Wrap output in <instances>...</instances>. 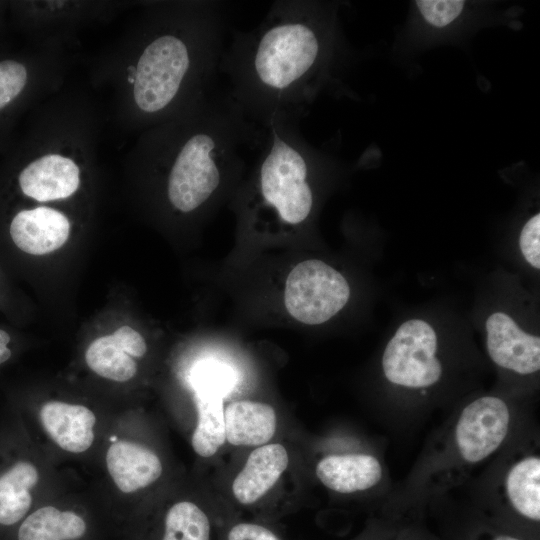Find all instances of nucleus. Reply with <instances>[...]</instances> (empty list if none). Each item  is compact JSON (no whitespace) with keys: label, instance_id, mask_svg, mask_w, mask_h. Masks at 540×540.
I'll list each match as a JSON object with an SVG mask.
<instances>
[{"label":"nucleus","instance_id":"obj_1","mask_svg":"<svg viewBox=\"0 0 540 540\" xmlns=\"http://www.w3.org/2000/svg\"><path fill=\"white\" fill-rule=\"evenodd\" d=\"M131 25L91 67L116 122L142 132L213 92L225 48L226 9L215 0L139 3Z\"/></svg>","mask_w":540,"mask_h":540},{"label":"nucleus","instance_id":"obj_2","mask_svg":"<svg viewBox=\"0 0 540 540\" xmlns=\"http://www.w3.org/2000/svg\"><path fill=\"white\" fill-rule=\"evenodd\" d=\"M317 4L275 1L249 31L233 30L219 72L247 119L264 127L273 117L298 120L320 85L330 56V30Z\"/></svg>","mask_w":540,"mask_h":540},{"label":"nucleus","instance_id":"obj_3","mask_svg":"<svg viewBox=\"0 0 540 540\" xmlns=\"http://www.w3.org/2000/svg\"><path fill=\"white\" fill-rule=\"evenodd\" d=\"M349 297L350 287L345 277L321 260L298 263L286 280V310L304 324L326 322L346 305Z\"/></svg>","mask_w":540,"mask_h":540},{"label":"nucleus","instance_id":"obj_4","mask_svg":"<svg viewBox=\"0 0 540 540\" xmlns=\"http://www.w3.org/2000/svg\"><path fill=\"white\" fill-rule=\"evenodd\" d=\"M437 335L427 322L411 319L399 326L382 357L385 377L393 384L408 388H426L441 377L436 358Z\"/></svg>","mask_w":540,"mask_h":540},{"label":"nucleus","instance_id":"obj_5","mask_svg":"<svg viewBox=\"0 0 540 540\" xmlns=\"http://www.w3.org/2000/svg\"><path fill=\"white\" fill-rule=\"evenodd\" d=\"M126 4L106 0H43L28 2L25 12L36 43L70 45L81 30L108 22Z\"/></svg>","mask_w":540,"mask_h":540},{"label":"nucleus","instance_id":"obj_6","mask_svg":"<svg viewBox=\"0 0 540 540\" xmlns=\"http://www.w3.org/2000/svg\"><path fill=\"white\" fill-rule=\"evenodd\" d=\"M509 424L508 406L498 397L484 396L468 404L455 430L461 457L476 463L491 455L504 441Z\"/></svg>","mask_w":540,"mask_h":540},{"label":"nucleus","instance_id":"obj_7","mask_svg":"<svg viewBox=\"0 0 540 540\" xmlns=\"http://www.w3.org/2000/svg\"><path fill=\"white\" fill-rule=\"evenodd\" d=\"M485 326L487 351L494 363L523 375L539 370V336L524 332L503 312L491 314Z\"/></svg>","mask_w":540,"mask_h":540},{"label":"nucleus","instance_id":"obj_8","mask_svg":"<svg viewBox=\"0 0 540 540\" xmlns=\"http://www.w3.org/2000/svg\"><path fill=\"white\" fill-rule=\"evenodd\" d=\"M70 231L68 215L50 207L22 209L10 223L13 242L31 255H44L59 249L68 240Z\"/></svg>","mask_w":540,"mask_h":540},{"label":"nucleus","instance_id":"obj_9","mask_svg":"<svg viewBox=\"0 0 540 540\" xmlns=\"http://www.w3.org/2000/svg\"><path fill=\"white\" fill-rule=\"evenodd\" d=\"M39 417L45 432L62 450L80 454L92 446L96 416L88 407L49 401L41 407Z\"/></svg>","mask_w":540,"mask_h":540},{"label":"nucleus","instance_id":"obj_10","mask_svg":"<svg viewBox=\"0 0 540 540\" xmlns=\"http://www.w3.org/2000/svg\"><path fill=\"white\" fill-rule=\"evenodd\" d=\"M107 471L123 493H134L156 482L163 472L158 455L134 441L112 443L105 456Z\"/></svg>","mask_w":540,"mask_h":540},{"label":"nucleus","instance_id":"obj_11","mask_svg":"<svg viewBox=\"0 0 540 540\" xmlns=\"http://www.w3.org/2000/svg\"><path fill=\"white\" fill-rule=\"evenodd\" d=\"M288 462V453L281 444H265L254 449L233 481L236 500L244 505L259 500L279 480Z\"/></svg>","mask_w":540,"mask_h":540},{"label":"nucleus","instance_id":"obj_12","mask_svg":"<svg viewBox=\"0 0 540 540\" xmlns=\"http://www.w3.org/2000/svg\"><path fill=\"white\" fill-rule=\"evenodd\" d=\"M316 475L330 490L348 494L375 486L382 477V467L371 455H332L318 462Z\"/></svg>","mask_w":540,"mask_h":540},{"label":"nucleus","instance_id":"obj_13","mask_svg":"<svg viewBox=\"0 0 540 540\" xmlns=\"http://www.w3.org/2000/svg\"><path fill=\"white\" fill-rule=\"evenodd\" d=\"M226 441L236 446H262L274 436L276 412L269 404L240 400L224 409Z\"/></svg>","mask_w":540,"mask_h":540},{"label":"nucleus","instance_id":"obj_14","mask_svg":"<svg viewBox=\"0 0 540 540\" xmlns=\"http://www.w3.org/2000/svg\"><path fill=\"white\" fill-rule=\"evenodd\" d=\"M86 532L87 523L80 514L46 505L23 519L17 540H81Z\"/></svg>","mask_w":540,"mask_h":540},{"label":"nucleus","instance_id":"obj_15","mask_svg":"<svg viewBox=\"0 0 540 540\" xmlns=\"http://www.w3.org/2000/svg\"><path fill=\"white\" fill-rule=\"evenodd\" d=\"M38 480V469L29 461H18L0 475V525L12 526L26 517Z\"/></svg>","mask_w":540,"mask_h":540},{"label":"nucleus","instance_id":"obj_16","mask_svg":"<svg viewBox=\"0 0 540 540\" xmlns=\"http://www.w3.org/2000/svg\"><path fill=\"white\" fill-rule=\"evenodd\" d=\"M197 424L191 438L192 448L201 457L214 455L226 441L223 401L218 394H195Z\"/></svg>","mask_w":540,"mask_h":540},{"label":"nucleus","instance_id":"obj_17","mask_svg":"<svg viewBox=\"0 0 540 540\" xmlns=\"http://www.w3.org/2000/svg\"><path fill=\"white\" fill-rule=\"evenodd\" d=\"M506 493L513 508L534 521L540 519V459L526 457L509 470Z\"/></svg>","mask_w":540,"mask_h":540},{"label":"nucleus","instance_id":"obj_18","mask_svg":"<svg viewBox=\"0 0 540 540\" xmlns=\"http://www.w3.org/2000/svg\"><path fill=\"white\" fill-rule=\"evenodd\" d=\"M85 361L97 375L116 382H126L137 372V364L118 344L113 334L95 339L87 348Z\"/></svg>","mask_w":540,"mask_h":540},{"label":"nucleus","instance_id":"obj_19","mask_svg":"<svg viewBox=\"0 0 540 540\" xmlns=\"http://www.w3.org/2000/svg\"><path fill=\"white\" fill-rule=\"evenodd\" d=\"M161 540H210L209 519L193 502H177L166 514Z\"/></svg>","mask_w":540,"mask_h":540},{"label":"nucleus","instance_id":"obj_20","mask_svg":"<svg viewBox=\"0 0 540 540\" xmlns=\"http://www.w3.org/2000/svg\"><path fill=\"white\" fill-rule=\"evenodd\" d=\"M464 4L460 0L416 1L424 19L435 27H444L454 21L462 12Z\"/></svg>","mask_w":540,"mask_h":540},{"label":"nucleus","instance_id":"obj_21","mask_svg":"<svg viewBox=\"0 0 540 540\" xmlns=\"http://www.w3.org/2000/svg\"><path fill=\"white\" fill-rule=\"evenodd\" d=\"M525 260L535 269L540 268V214L531 217L524 225L519 239Z\"/></svg>","mask_w":540,"mask_h":540},{"label":"nucleus","instance_id":"obj_22","mask_svg":"<svg viewBox=\"0 0 540 540\" xmlns=\"http://www.w3.org/2000/svg\"><path fill=\"white\" fill-rule=\"evenodd\" d=\"M114 338L131 357H142L147 351L143 336L129 326H121L113 333Z\"/></svg>","mask_w":540,"mask_h":540},{"label":"nucleus","instance_id":"obj_23","mask_svg":"<svg viewBox=\"0 0 540 540\" xmlns=\"http://www.w3.org/2000/svg\"><path fill=\"white\" fill-rule=\"evenodd\" d=\"M228 540H279L269 529L252 523H239L228 534Z\"/></svg>","mask_w":540,"mask_h":540},{"label":"nucleus","instance_id":"obj_24","mask_svg":"<svg viewBox=\"0 0 540 540\" xmlns=\"http://www.w3.org/2000/svg\"><path fill=\"white\" fill-rule=\"evenodd\" d=\"M9 342L8 333L0 329V364L6 362L11 356V350L8 348Z\"/></svg>","mask_w":540,"mask_h":540},{"label":"nucleus","instance_id":"obj_25","mask_svg":"<svg viewBox=\"0 0 540 540\" xmlns=\"http://www.w3.org/2000/svg\"><path fill=\"white\" fill-rule=\"evenodd\" d=\"M494 540H520V539L512 537V536L501 535V536L496 537Z\"/></svg>","mask_w":540,"mask_h":540}]
</instances>
